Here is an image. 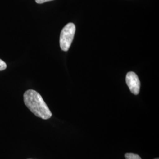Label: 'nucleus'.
Listing matches in <instances>:
<instances>
[{
    "instance_id": "nucleus-1",
    "label": "nucleus",
    "mask_w": 159,
    "mask_h": 159,
    "mask_svg": "<svg viewBox=\"0 0 159 159\" xmlns=\"http://www.w3.org/2000/svg\"><path fill=\"white\" fill-rule=\"evenodd\" d=\"M24 102L29 110L37 117L43 119L51 118V111L40 94L33 90H29L24 94Z\"/></svg>"
},
{
    "instance_id": "nucleus-7",
    "label": "nucleus",
    "mask_w": 159,
    "mask_h": 159,
    "mask_svg": "<svg viewBox=\"0 0 159 159\" xmlns=\"http://www.w3.org/2000/svg\"><path fill=\"white\" fill-rule=\"evenodd\" d=\"M159 159V158H156V159Z\"/></svg>"
},
{
    "instance_id": "nucleus-2",
    "label": "nucleus",
    "mask_w": 159,
    "mask_h": 159,
    "mask_svg": "<svg viewBox=\"0 0 159 159\" xmlns=\"http://www.w3.org/2000/svg\"><path fill=\"white\" fill-rule=\"evenodd\" d=\"M75 33V26L73 23L67 24L61 30L60 37V46L61 50L67 51L74 39Z\"/></svg>"
},
{
    "instance_id": "nucleus-5",
    "label": "nucleus",
    "mask_w": 159,
    "mask_h": 159,
    "mask_svg": "<svg viewBox=\"0 0 159 159\" xmlns=\"http://www.w3.org/2000/svg\"><path fill=\"white\" fill-rule=\"evenodd\" d=\"M6 68H7L6 63L3 60L0 59V71H3L6 70Z\"/></svg>"
},
{
    "instance_id": "nucleus-4",
    "label": "nucleus",
    "mask_w": 159,
    "mask_h": 159,
    "mask_svg": "<svg viewBox=\"0 0 159 159\" xmlns=\"http://www.w3.org/2000/svg\"><path fill=\"white\" fill-rule=\"evenodd\" d=\"M125 159H142L140 156L134 153H126L125 155Z\"/></svg>"
},
{
    "instance_id": "nucleus-6",
    "label": "nucleus",
    "mask_w": 159,
    "mask_h": 159,
    "mask_svg": "<svg viewBox=\"0 0 159 159\" xmlns=\"http://www.w3.org/2000/svg\"><path fill=\"white\" fill-rule=\"evenodd\" d=\"M35 2L37 3V4H43V3H44L46 2H48V1H51L52 0H35Z\"/></svg>"
},
{
    "instance_id": "nucleus-3",
    "label": "nucleus",
    "mask_w": 159,
    "mask_h": 159,
    "mask_svg": "<svg viewBox=\"0 0 159 159\" xmlns=\"http://www.w3.org/2000/svg\"><path fill=\"white\" fill-rule=\"evenodd\" d=\"M125 82L133 94H139L140 89V81L135 73L129 72L125 77Z\"/></svg>"
}]
</instances>
